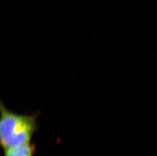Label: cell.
Segmentation results:
<instances>
[{
	"label": "cell",
	"mask_w": 157,
	"mask_h": 156,
	"mask_svg": "<svg viewBox=\"0 0 157 156\" xmlns=\"http://www.w3.org/2000/svg\"><path fill=\"white\" fill-rule=\"evenodd\" d=\"M0 140L3 149L31 143L38 129L37 119L40 112L33 114H18L0 102Z\"/></svg>",
	"instance_id": "1"
},
{
	"label": "cell",
	"mask_w": 157,
	"mask_h": 156,
	"mask_svg": "<svg viewBox=\"0 0 157 156\" xmlns=\"http://www.w3.org/2000/svg\"><path fill=\"white\" fill-rule=\"evenodd\" d=\"M4 156H34L35 144L31 143L19 144L4 149Z\"/></svg>",
	"instance_id": "2"
}]
</instances>
